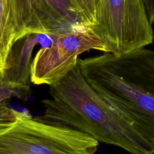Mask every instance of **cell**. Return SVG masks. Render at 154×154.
I'll list each match as a JSON object with an SVG mask.
<instances>
[{"label": "cell", "instance_id": "1", "mask_svg": "<svg viewBox=\"0 0 154 154\" xmlns=\"http://www.w3.org/2000/svg\"><path fill=\"white\" fill-rule=\"evenodd\" d=\"M49 86L51 98L42 101L45 110L36 119L72 127L131 154H154V145L91 87L77 64Z\"/></svg>", "mask_w": 154, "mask_h": 154}, {"label": "cell", "instance_id": "2", "mask_svg": "<svg viewBox=\"0 0 154 154\" xmlns=\"http://www.w3.org/2000/svg\"><path fill=\"white\" fill-rule=\"evenodd\" d=\"M77 64L91 87L154 145V51L105 53Z\"/></svg>", "mask_w": 154, "mask_h": 154}, {"label": "cell", "instance_id": "3", "mask_svg": "<svg viewBox=\"0 0 154 154\" xmlns=\"http://www.w3.org/2000/svg\"><path fill=\"white\" fill-rule=\"evenodd\" d=\"M0 106V154H94L99 141L72 127L57 125Z\"/></svg>", "mask_w": 154, "mask_h": 154}, {"label": "cell", "instance_id": "4", "mask_svg": "<svg viewBox=\"0 0 154 154\" xmlns=\"http://www.w3.org/2000/svg\"><path fill=\"white\" fill-rule=\"evenodd\" d=\"M89 29L114 54L144 48L154 38L144 0H101Z\"/></svg>", "mask_w": 154, "mask_h": 154}, {"label": "cell", "instance_id": "5", "mask_svg": "<svg viewBox=\"0 0 154 154\" xmlns=\"http://www.w3.org/2000/svg\"><path fill=\"white\" fill-rule=\"evenodd\" d=\"M49 46L40 48L31 64L29 79L35 85H51L74 68L79 54L90 49L108 53L105 43L90 29L55 37Z\"/></svg>", "mask_w": 154, "mask_h": 154}, {"label": "cell", "instance_id": "6", "mask_svg": "<svg viewBox=\"0 0 154 154\" xmlns=\"http://www.w3.org/2000/svg\"><path fill=\"white\" fill-rule=\"evenodd\" d=\"M19 37L44 34L54 37L88 29L69 0H14Z\"/></svg>", "mask_w": 154, "mask_h": 154}, {"label": "cell", "instance_id": "7", "mask_svg": "<svg viewBox=\"0 0 154 154\" xmlns=\"http://www.w3.org/2000/svg\"><path fill=\"white\" fill-rule=\"evenodd\" d=\"M37 38H28L20 47L12 48L7 60L0 81L17 85H28L30 77L31 56Z\"/></svg>", "mask_w": 154, "mask_h": 154}, {"label": "cell", "instance_id": "8", "mask_svg": "<svg viewBox=\"0 0 154 154\" xmlns=\"http://www.w3.org/2000/svg\"><path fill=\"white\" fill-rule=\"evenodd\" d=\"M19 40L14 0H0V79L4 73L8 56Z\"/></svg>", "mask_w": 154, "mask_h": 154}, {"label": "cell", "instance_id": "9", "mask_svg": "<svg viewBox=\"0 0 154 154\" xmlns=\"http://www.w3.org/2000/svg\"><path fill=\"white\" fill-rule=\"evenodd\" d=\"M76 10L81 22L90 28L96 23V13L101 0H69Z\"/></svg>", "mask_w": 154, "mask_h": 154}, {"label": "cell", "instance_id": "10", "mask_svg": "<svg viewBox=\"0 0 154 154\" xmlns=\"http://www.w3.org/2000/svg\"><path fill=\"white\" fill-rule=\"evenodd\" d=\"M30 95L31 90L28 85H17L0 81V106L12 98L26 100Z\"/></svg>", "mask_w": 154, "mask_h": 154}, {"label": "cell", "instance_id": "11", "mask_svg": "<svg viewBox=\"0 0 154 154\" xmlns=\"http://www.w3.org/2000/svg\"><path fill=\"white\" fill-rule=\"evenodd\" d=\"M146 11L151 24L154 23V0H144Z\"/></svg>", "mask_w": 154, "mask_h": 154}]
</instances>
